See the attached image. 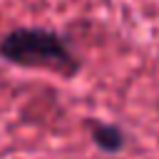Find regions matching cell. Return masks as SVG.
I'll return each instance as SVG.
<instances>
[{"instance_id":"cell-1","label":"cell","mask_w":159,"mask_h":159,"mask_svg":"<svg viewBox=\"0 0 159 159\" xmlns=\"http://www.w3.org/2000/svg\"><path fill=\"white\" fill-rule=\"evenodd\" d=\"M0 57L20 67H42L62 77L80 72V60L67 40L45 27H15L0 40Z\"/></svg>"},{"instance_id":"cell-2","label":"cell","mask_w":159,"mask_h":159,"mask_svg":"<svg viewBox=\"0 0 159 159\" xmlns=\"http://www.w3.org/2000/svg\"><path fill=\"white\" fill-rule=\"evenodd\" d=\"M87 127H89V137H92V142H94L102 152H107V154H117V152L124 149V144H127V134H124V129H122L119 124L99 122V119H89Z\"/></svg>"}]
</instances>
